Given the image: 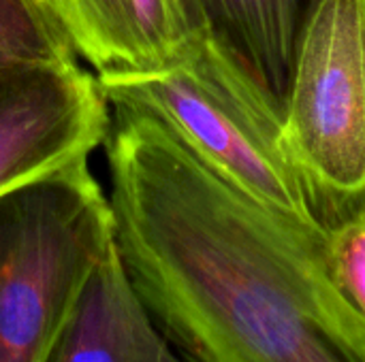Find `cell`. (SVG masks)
<instances>
[{
    "instance_id": "obj_1",
    "label": "cell",
    "mask_w": 365,
    "mask_h": 362,
    "mask_svg": "<svg viewBox=\"0 0 365 362\" xmlns=\"http://www.w3.org/2000/svg\"><path fill=\"white\" fill-rule=\"evenodd\" d=\"M105 149L118 254L186 361L365 362L327 230L250 198L148 115L111 109Z\"/></svg>"
},
{
    "instance_id": "obj_2",
    "label": "cell",
    "mask_w": 365,
    "mask_h": 362,
    "mask_svg": "<svg viewBox=\"0 0 365 362\" xmlns=\"http://www.w3.org/2000/svg\"><path fill=\"white\" fill-rule=\"evenodd\" d=\"M96 81L111 109L160 122L250 198L327 230L319 198L284 145L280 117L207 34L163 70Z\"/></svg>"
},
{
    "instance_id": "obj_3",
    "label": "cell",
    "mask_w": 365,
    "mask_h": 362,
    "mask_svg": "<svg viewBox=\"0 0 365 362\" xmlns=\"http://www.w3.org/2000/svg\"><path fill=\"white\" fill-rule=\"evenodd\" d=\"M113 243L88 158L0 196V362H47Z\"/></svg>"
},
{
    "instance_id": "obj_4",
    "label": "cell",
    "mask_w": 365,
    "mask_h": 362,
    "mask_svg": "<svg viewBox=\"0 0 365 362\" xmlns=\"http://www.w3.org/2000/svg\"><path fill=\"white\" fill-rule=\"evenodd\" d=\"M282 139L325 228L365 205V0H321L282 113Z\"/></svg>"
},
{
    "instance_id": "obj_5",
    "label": "cell",
    "mask_w": 365,
    "mask_h": 362,
    "mask_svg": "<svg viewBox=\"0 0 365 362\" xmlns=\"http://www.w3.org/2000/svg\"><path fill=\"white\" fill-rule=\"evenodd\" d=\"M111 107L77 62L0 66V196L105 145Z\"/></svg>"
},
{
    "instance_id": "obj_6",
    "label": "cell",
    "mask_w": 365,
    "mask_h": 362,
    "mask_svg": "<svg viewBox=\"0 0 365 362\" xmlns=\"http://www.w3.org/2000/svg\"><path fill=\"white\" fill-rule=\"evenodd\" d=\"M96 77L163 70L205 34L192 0H45Z\"/></svg>"
},
{
    "instance_id": "obj_7",
    "label": "cell",
    "mask_w": 365,
    "mask_h": 362,
    "mask_svg": "<svg viewBox=\"0 0 365 362\" xmlns=\"http://www.w3.org/2000/svg\"><path fill=\"white\" fill-rule=\"evenodd\" d=\"M47 362H188L133 288L115 237L83 284Z\"/></svg>"
},
{
    "instance_id": "obj_8",
    "label": "cell",
    "mask_w": 365,
    "mask_h": 362,
    "mask_svg": "<svg viewBox=\"0 0 365 362\" xmlns=\"http://www.w3.org/2000/svg\"><path fill=\"white\" fill-rule=\"evenodd\" d=\"M321 0H192L205 34L280 117L306 26Z\"/></svg>"
},
{
    "instance_id": "obj_9",
    "label": "cell",
    "mask_w": 365,
    "mask_h": 362,
    "mask_svg": "<svg viewBox=\"0 0 365 362\" xmlns=\"http://www.w3.org/2000/svg\"><path fill=\"white\" fill-rule=\"evenodd\" d=\"M77 62L45 0H0V66Z\"/></svg>"
},
{
    "instance_id": "obj_10",
    "label": "cell",
    "mask_w": 365,
    "mask_h": 362,
    "mask_svg": "<svg viewBox=\"0 0 365 362\" xmlns=\"http://www.w3.org/2000/svg\"><path fill=\"white\" fill-rule=\"evenodd\" d=\"M327 252L340 286L365 316V205L327 228Z\"/></svg>"
}]
</instances>
